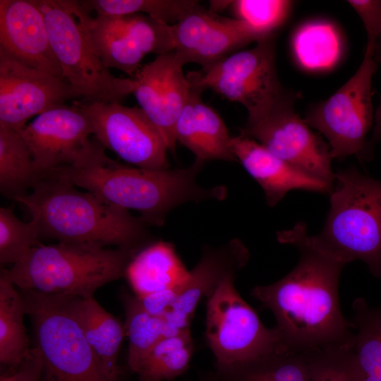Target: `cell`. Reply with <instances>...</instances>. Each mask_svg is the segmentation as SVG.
Masks as SVG:
<instances>
[{"instance_id": "cell-14", "label": "cell", "mask_w": 381, "mask_h": 381, "mask_svg": "<svg viewBox=\"0 0 381 381\" xmlns=\"http://www.w3.org/2000/svg\"><path fill=\"white\" fill-rule=\"evenodd\" d=\"M174 52L183 65L210 67L263 37L245 22L218 16L200 4L171 25Z\"/></svg>"}, {"instance_id": "cell-18", "label": "cell", "mask_w": 381, "mask_h": 381, "mask_svg": "<svg viewBox=\"0 0 381 381\" xmlns=\"http://www.w3.org/2000/svg\"><path fill=\"white\" fill-rule=\"evenodd\" d=\"M249 259V252L238 238L216 248L206 249L181 287L171 310L163 318L171 335L189 328L200 301L209 297L227 276L236 274Z\"/></svg>"}, {"instance_id": "cell-27", "label": "cell", "mask_w": 381, "mask_h": 381, "mask_svg": "<svg viewBox=\"0 0 381 381\" xmlns=\"http://www.w3.org/2000/svg\"><path fill=\"white\" fill-rule=\"evenodd\" d=\"M193 346L189 328L162 339L137 368L140 381H166L188 368Z\"/></svg>"}, {"instance_id": "cell-30", "label": "cell", "mask_w": 381, "mask_h": 381, "mask_svg": "<svg viewBox=\"0 0 381 381\" xmlns=\"http://www.w3.org/2000/svg\"><path fill=\"white\" fill-rule=\"evenodd\" d=\"M80 3L88 12L95 11L97 16L145 14L169 25L200 5L192 0H83Z\"/></svg>"}, {"instance_id": "cell-38", "label": "cell", "mask_w": 381, "mask_h": 381, "mask_svg": "<svg viewBox=\"0 0 381 381\" xmlns=\"http://www.w3.org/2000/svg\"><path fill=\"white\" fill-rule=\"evenodd\" d=\"M375 126L373 131V135L369 140L370 147L372 149L373 146L381 140V99L378 107L375 112Z\"/></svg>"}, {"instance_id": "cell-1", "label": "cell", "mask_w": 381, "mask_h": 381, "mask_svg": "<svg viewBox=\"0 0 381 381\" xmlns=\"http://www.w3.org/2000/svg\"><path fill=\"white\" fill-rule=\"evenodd\" d=\"M277 237L298 249V262L279 281L253 287L251 294L273 313L284 351L303 353L353 343V325L341 313L339 300L346 263L320 248L303 222L278 231Z\"/></svg>"}, {"instance_id": "cell-22", "label": "cell", "mask_w": 381, "mask_h": 381, "mask_svg": "<svg viewBox=\"0 0 381 381\" xmlns=\"http://www.w3.org/2000/svg\"><path fill=\"white\" fill-rule=\"evenodd\" d=\"M188 273L173 244L157 241L132 258L125 276L135 296L143 297L182 285Z\"/></svg>"}, {"instance_id": "cell-19", "label": "cell", "mask_w": 381, "mask_h": 381, "mask_svg": "<svg viewBox=\"0 0 381 381\" xmlns=\"http://www.w3.org/2000/svg\"><path fill=\"white\" fill-rule=\"evenodd\" d=\"M231 146L237 162L263 190L270 207L275 206L291 190L330 193L332 190L294 169L252 138L239 134L231 138Z\"/></svg>"}, {"instance_id": "cell-37", "label": "cell", "mask_w": 381, "mask_h": 381, "mask_svg": "<svg viewBox=\"0 0 381 381\" xmlns=\"http://www.w3.org/2000/svg\"><path fill=\"white\" fill-rule=\"evenodd\" d=\"M181 286L155 292L143 297L135 296L147 313L156 317L164 318L175 303Z\"/></svg>"}, {"instance_id": "cell-17", "label": "cell", "mask_w": 381, "mask_h": 381, "mask_svg": "<svg viewBox=\"0 0 381 381\" xmlns=\"http://www.w3.org/2000/svg\"><path fill=\"white\" fill-rule=\"evenodd\" d=\"M0 48L22 63L65 80L44 16L35 0H0Z\"/></svg>"}, {"instance_id": "cell-21", "label": "cell", "mask_w": 381, "mask_h": 381, "mask_svg": "<svg viewBox=\"0 0 381 381\" xmlns=\"http://www.w3.org/2000/svg\"><path fill=\"white\" fill-rule=\"evenodd\" d=\"M84 337L110 381L119 374V353L125 334L124 324L89 296H63Z\"/></svg>"}, {"instance_id": "cell-26", "label": "cell", "mask_w": 381, "mask_h": 381, "mask_svg": "<svg viewBox=\"0 0 381 381\" xmlns=\"http://www.w3.org/2000/svg\"><path fill=\"white\" fill-rule=\"evenodd\" d=\"M292 48L298 64L314 71L332 68L341 52L337 29L325 20H313L298 28L292 38Z\"/></svg>"}, {"instance_id": "cell-16", "label": "cell", "mask_w": 381, "mask_h": 381, "mask_svg": "<svg viewBox=\"0 0 381 381\" xmlns=\"http://www.w3.org/2000/svg\"><path fill=\"white\" fill-rule=\"evenodd\" d=\"M183 65L174 52L158 55L141 66L132 78L140 108L163 136L169 151L174 152L175 126L191 92Z\"/></svg>"}, {"instance_id": "cell-36", "label": "cell", "mask_w": 381, "mask_h": 381, "mask_svg": "<svg viewBox=\"0 0 381 381\" xmlns=\"http://www.w3.org/2000/svg\"><path fill=\"white\" fill-rule=\"evenodd\" d=\"M349 4L361 19L367 34V43L381 40V1L349 0Z\"/></svg>"}, {"instance_id": "cell-7", "label": "cell", "mask_w": 381, "mask_h": 381, "mask_svg": "<svg viewBox=\"0 0 381 381\" xmlns=\"http://www.w3.org/2000/svg\"><path fill=\"white\" fill-rule=\"evenodd\" d=\"M43 381H110L63 296L21 291Z\"/></svg>"}, {"instance_id": "cell-4", "label": "cell", "mask_w": 381, "mask_h": 381, "mask_svg": "<svg viewBox=\"0 0 381 381\" xmlns=\"http://www.w3.org/2000/svg\"><path fill=\"white\" fill-rule=\"evenodd\" d=\"M136 253L68 242L39 243L6 273L20 291L58 296H89L125 276Z\"/></svg>"}, {"instance_id": "cell-29", "label": "cell", "mask_w": 381, "mask_h": 381, "mask_svg": "<svg viewBox=\"0 0 381 381\" xmlns=\"http://www.w3.org/2000/svg\"><path fill=\"white\" fill-rule=\"evenodd\" d=\"M125 309L124 329L129 343L128 364L135 373L153 347L171 335L166 320L147 313L136 296L126 298Z\"/></svg>"}, {"instance_id": "cell-5", "label": "cell", "mask_w": 381, "mask_h": 381, "mask_svg": "<svg viewBox=\"0 0 381 381\" xmlns=\"http://www.w3.org/2000/svg\"><path fill=\"white\" fill-rule=\"evenodd\" d=\"M334 184L325 226L312 239L346 264L363 261L381 278V181L351 167L335 173Z\"/></svg>"}, {"instance_id": "cell-24", "label": "cell", "mask_w": 381, "mask_h": 381, "mask_svg": "<svg viewBox=\"0 0 381 381\" xmlns=\"http://www.w3.org/2000/svg\"><path fill=\"white\" fill-rule=\"evenodd\" d=\"M92 44L104 66L116 68L133 78L145 56L134 38L112 16H96L90 24Z\"/></svg>"}, {"instance_id": "cell-10", "label": "cell", "mask_w": 381, "mask_h": 381, "mask_svg": "<svg viewBox=\"0 0 381 381\" xmlns=\"http://www.w3.org/2000/svg\"><path fill=\"white\" fill-rule=\"evenodd\" d=\"M234 276L225 277L207 303V341L219 366L225 371L284 351L275 327H266L237 291Z\"/></svg>"}, {"instance_id": "cell-3", "label": "cell", "mask_w": 381, "mask_h": 381, "mask_svg": "<svg viewBox=\"0 0 381 381\" xmlns=\"http://www.w3.org/2000/svg\"><path fill=\"white\" fill-rule=\"evenodd\" d=\"M32 189L13 200L27 209L40 239L115 246L134 253L154 242L140 217L66 180L45 174Z\"/></svg>"}, {"instance_id": "cell-33", "label": "cell", "mask_w": 381, "mask_h": 381, "mask_svg": "<svg viewBox=\"0 0 381 381\" xmlns=\"http://www.w3.org/2000/svg\"><path fill=\"white\" fill-rule=\"evenodd\" d=\"M231 8L235 18L247 23L263 37L274 33L287 20L293 2L286 0H236Z\"/></svg>"}, {"instance_id": "cell-34", "label": "cell", "mask_w": 381, "mask_h": 381, "mask_svg": "<svg viewBox=\"0 0 381 381\" xmlns=\"http://www.w3.org/2000/svg\"><path fill=\"white\" fill-rule=\"evenodd\" d=\"M37 227L30 220L24 222L12 208H0V262L12 265L20 261L40 243Z\"/></svg>"}, {"instance_id": "cell-40", "label": "cell", "mask_w": 381, "mask_h": 381, "mask_svg": "<svg viewBox=\"0 0 381 381\" xmlns=\"http://www.w3.org/2000/svg\"><path fill=\"white\" fill-rule=\"evenodd\" d=\"M374 59L377 64H381V40L378 41L375 44L374 51Z\"/></svg>"}, {"instance_id": "cell-25", "label": "cell", "mask_w": 381, "mask_h": 381, "mask_svg": "<svg viewBox=\"0 0 381 381\" xmlns=\"http://www.w3.org/2000/svg\"><path fill=\"white\" fill-rule=\"evenodd\" d=\"M30 150L19 134L0 126V190L9 198L28 193L40 180Z\"/></svg>"}, {"instance_id": "cell-13", "label": "cell", "mask_w": 381, "mask_h": 381, "mask_svg": "<svg viewBox=\"0 0 381 381\" xmlns=\"http://www.w3.org/2000/svg\"><path fill=\"white\" fill-rule=\"evenodd\" d=\"M76 97L66 80L32 68L0 48V126L18 132L30 118Z\"/></svg>"}, {"instance_id": "cell-31", "label": "cell", "mask_w": 381, "mask_h": 381, "mask_svg": "<svg viewBox=\"0 0 381 381\" xmlns=\"http://www.w3.org/2000/svg\"><path fill=\"white\" fill-rule=\"evenodd\" d=\"M226 372L231 381H308L304 353L274 352Z\"/></svg>"}, {"instance_id": "cell-6", "label": "cell", "mask_w": 381, "mask_h": 381, "mask_svg": "<svg viewBox=\"0 0 381 381\" xmlns=\"http://www.w3.org/2000/svg\"><path fill=\"white\" fill-rule=\"evenodd\" d=\"M35 1L44 16L64 78L77 97L121 103L133 94V79L114 76L98 55L90 37L92 17L80 1Z\"/></svg>"}, {"instance_id": "cell-23", "label": "cell", "mask_w": 381, "mask_h": 381, "mask_svg": "<svg viewBox=\"0 0 381 381\" xmlns=\"http://www.w3.org/2000/svg\"><path fill=\"white\" fill-rule=\"evenodd\" d=\"M6 269L0 274V361L11 367L19 365L30 354L23 324L24 301Z\"/></svg>"}, {"instance_id": "cell-35", "label": "cell", "mask_w": 381, "mask_h": 381, "mask_svg": "<svg viewBox=\"0 0 381 381\" xmlns=\"http://www.w3.org/2000/svg\"><path fill=\"white\" fill-rule=\"evenodd\" d=\"M116 17L119 25L135 40L145 53L157 56L174 52L171 25L145 14Z\"/></svg>"}, {"instance_id": "cell-20", "label": "cell", "mask_w": 381, "mask_h": 381, "mask_svg": "<svg viewBox=\"0 0 381 381\" xmlns=\"http://www.w3.org/2000/svg\"><path fill=\"white\" fill-rule=\"evenodd\" d=\"M202 91L191 87L188 100L175 126V138L205 163L212 160L237 162L227 128L212 108L202 99Z\"/></svg>"}, {"instance_id": "cell-8", "label": "cell", "mask_w": 381, "mask_h": 381, "mask_svg": "<svg viewBox=\"0 0 381 381\" xmlns=\"http://www.w3.org/2000/svg\"><path fill=\"white\" fill-rule=\"evenodd\" d=\"M239 50L214 65L187 74L191 87L202 92L210 89L248 111L246 124L263 118L289 94L277 73L273 37Z\"/></svg>"}, {"instance_id": "cell-11", "label": "cell", "mask_w": 381, "mask_h": 381, "mask_svg": "<svg viewBox=\"0 0 381 381\" xmlns=\"http://www.w3.org/2000/svg\"><path fill=\"white\" fill-rule=\"evenodd\" d=\"M298 98L297 93L289 92L263 118L241 128L240 134L255 140L294 169L333 189L335 173L329 146L296 111Z\"/></svg>"}, {"instance_id": "cell-39", "label": "cell", "mask_w": 381, "mask_h": 381, "mask_svg": "<svg viewBox=\"0 0 381 381\" xmlns=\"http://www.w3.org/2000/svg\"><path fill=\"white\" fill-rule=\"evenodd\" d=\"M231 1H210L209 11L217 13L229 7Z\"/></svg>"}, {"instance_id": "cell-2", "label": "cell", "mask_w": 381, "mask_h": 381, "mask_svg": "<svg viewBox=\"0 0 381 381\" xmlns=\"http://www.w3.org/2000/svg\"><path fill=\"white\" fill-rule=\"evenodd\" d=\"M204 164L195 159L190 166L182 169L133 167L108 157L104 146L94 138L73 164L47 174L66 180L109 204L136 210L147 225L161 226L167 214L183 203L226 198L224 186L207 188L198 182Z\"/></svg>"}, {"instance_id": "cell-12", "label": "cell", "mask_w": 381, "mask_h": 381, "mask_svg": "<svg viewBox=\"0 0 381 381\" xmlns=\"http://www.w3.org/2000/svg\"><path fill=\"white\" fill-rule=\"evenodd\" d=\"M78 104L90 119L95 138L105 149L138 168L170 169L167 143L140 107L96 101Z\"/></svg>"}, {"instance_id": "cell-28", "label": "cell", "mask_w": 381, "mask_h": 381, "mask_svg": "<svg viewBox=\"0 0 381 381\" xmlns=\"http://www.w3.org/2000/svg\"><path fill=\"white\" fill-rule=\"evenodd\" d=\"M353 309L354 350L363 381H381V308H372L358 298Z\"/></svg>"}, {"instance_id": "cell-9", "label": "cell", "mask_w": 381, "mask_h": 381, "mask_svg": "<svg viewBox=\"0 0 381 381\" xmlns=\"http://www.w3.org/2000/svg\"><path fill=\"white\" fill-rule=\"evenodd\" d=\"M375 43H367L361 64L354 75L325 100L313 105L304 120L328 140L332 159L355 155L371 156L367 135L375 115L372 80L377 68L374 59Z\"/></svg>"}, {"instance_id": "cell-15", "label": "cell", "mask_w": 381, "mask_h": 381, "mask_svg": "<svg viewBox=\"0 0 381 381\" xmlns=\"http://www.w3.org/2000/svg\"><path fill=\"white\" fill-rule=\"evenodd\" d=\"M41 176L73 164L93 134L90 119L78 103L62 104L39 115L18 131Z\"/></svg>"}, {"instance_id": "cell-32", "label": "cell", "mask_w": 381, "mask_h": 381, "mask_svg": "<svg viewBox=\"0 0 381 381\" xmlns=\"http://www.w3.org/2000/svg\"><path fill=\"white\" fill-rule=\"evenodd\" d=\"M303 353L308 364V381H363L354 342Z\"/></svg>"}]
</instances>
